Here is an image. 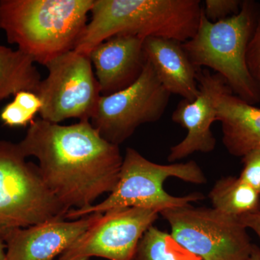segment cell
<instances>
[{"label": "cell", "mask_w": 260, "mask_h": 260, "mask_svg": "<svg viewBox=\"0 0 260 260\" xmlns=\"http://www.w3.org/2000/svg\"><path fill=\"white\" fill-rule=\"evenodd\" d=\"M222 78L217 73L198 70L199 95L193 101L183 99L172 113V121L186 129L187 134L180 143L171 147L168 161L182 160L196 152L208 153L215 150L216 139L211 125L217 121L215 94Z\"/></svg>", "instance_id": "obj_11"}, {"label": "cell", "mask_w": 260, "mask_h": 260, "mask_svg": "<svg viewBox=\"0 0 260 260\" xmlns=\"http://www.w3.org/2000/svg\"><path fill=\"white\" fill-rule=\"evenodd\" d=\"M158 210L123 208L103 213L56 260H132L140 239L158 218Z\"/></svg>", "instance_id": "obj_10"}, {"label": "cell", "mask_w": 260, "mask_h": 260, "mask_svg": "<svg viewBox=\"0 0 260 260\" xmlns=\"http://www.w3.org/2000/svg\"><path fill=\"white\" fill-rule=\"evenodd\" d=\"M242 3L240 0H206L203 10L206 18L215 23L237 15Z\"/></svg>", "instance_id": "obj_19"}, {"label": "cell", "mask_w": 260, "mask_h": 260, "mask_svg": "<svg viewBox=\"0 0 260 260\" xmlns=\"http://www.w3.org/2000/svg\"><path fill=\"white\" fill-rule=\"evenodd\" d=\"M46 67L49 73L37 92L43 104L41 119L55 124L70 119L90 121L102 93L89 56L70 51Z\"/></svg>", "instance_id": "obj_8"}, {"label": "cell", "mask_w": 260, "mask_h": 260, "mask_svg": "<svg viewBox=\"0 0 260 260\" xmlns=\"http://www.w3.org/2000/svg\"><path fill=\"white\" fill-rule=\"evenodd\" d=\"M171 95L147 61L143 73L133 85L101 96L90 123L104 139L119 146L140 126L160 120Z\"/></svg>", "instance_id": "obj_9"}, {"label": "cell", "mask_w": 260, "mask_h": 260, "mask_svg": "<svg viewBox=\"0 0 260 260\" xmlns=\"http://www.w3.org/2000/svg\"><path fill=\"white\" fill-rule=\"evenodd\" d=\"M208 198L214 209L241 218L260 210V196L239 177H224L215 182Z\"/></svg>", "instance_id": "obj_17"}, {"label": "cell", "mask_w": 260, "mask_h": 260, "mask_svg": "<svg viewBox=\"0 0 260 260\" xmlns=\"http://www.w3.org/2000/svg\"><path fill=\"white\" fill-rule=\"evenodd\" d=\"M202 10L200 0H94L91 18L74 51L88 56L101 43L116 36L184 43L196 34Z\"/></svg>", "instance_id": "obj_2"}, {"label": "cell", "mask_w": 260, "mask_h": 260, "mask_svg": "<svg viewBox=\"0 0 260 260\" xmlns=\"http://www.w3.org/2000/svg\"><path fill=\"white\" fill-rule=\"evenodd\" d=\"M259 16L260 5L252 0L242 1L237 15L215 23L203 6L196 34L181 44L197 69L213 70L234 95L251 105L260 102V90L248 69L246 51Z\"/></svg>", "instance_id": "obj_4"}, {"label": "cell", "mask_w": 260, "mask_h": 260, "mask_svg": "<svg viewBox=\"0 0 260 260\" xmlns=\"http://www.w3.org/2000/svg\"><path fill=\"white\" fill-rule=\"evenodd\" d=\"M18 143L0 140V238L15 229L56 219L68 209L46 185L38 166L27 162Z\"/></svg>", "instance_id": "obj_6"}, {"label": "cell", "mask_w": 260, "mask_h": 260, "mask_svg": "<svg viewBox=\"0 0 260 260\" xmlns=\"http://www.w3.org/2000/svg\"><path fill=\"white\" fill-rule=\"evenodd\" d=\"M102 214H90L73 221L56 219L15 229L3 239L7 260H56Z\"/></svg>", "instance_id": "obj_12"}, {"label": "cell", "mask_w": 260, "mask_h": 260, "mask_svg": "<svg viewBox=\"0 0 260 260\" xmlns=\"http://www.w3.org/2000/svg\"><path fill=\"white\" fill-rule=\"evenodd\" d=\"M132 260H202L180 245L171 234L152 225L142 239Z\"/></svg>", "instance_id": "obj_18"}, {"label": "cell", "mask_w": 260, "mask_h": 260, "mask_svg": "<svg viewBox=\"0 0 260 260\" xmlns=\"http://www.w3.org/2000/svg\"><path fill=\"white\" fill-rule=\"evenodd\" d=\"M94 0H0V29L34 62L46 66L75 50Z\"/></svg>", "instance_id": "obj_3"}, {"label": "cell", "mask_w": 260, "mask_h": 260, "mask_svg": "<svg viewBox=\"0 0 260 260\" xmlns=\"http://www.w3.org/2000/svg\"><path fill=\"white\" fill-rule=\"evenodd\" d=\"M34 64L19 49L0 45V102L21 90L37 93L42 79Z\"/></svg>", "instance_id": "obj_16"}, {"label": "cell", "mask_w": 260, "mask_h": 260, "mask_svg": "<svg viewBox=\"0 0 260 260\" xmlns=\"http://www.w3.org/2000/svg\"><path fill=\"white\" fill-rule=\"evenodd\" d=\"M242 158L243 168L239 177L260 196V150H253Z\"/></svg>", "instance_id": "obj_20"}, {"label": "cell", "mask_w": 260, "mask_h": 260, "mask_svg": "<svg viewBox=\"0 0 260 260\" xmlns=\"http://www.w3.org/2000/svg\"><path fill=\"white\" fill-rule=\"evenodd\" d=\"M182 43L160 37L145 38L143 48L162 85L171 94L193 101L200 93L197 72L183 49Z\"/></svg>", "instance_id": "obj_15"}, {"label": "cell", "mask_w": 260, "mask_h": 260, "mask_svg": "<svg viewBox=\"0 0 260 260\" xmlns=\"http://www.w3.org/2000/svg\"><path fill=\"white\" fill-rule=\"evenodd\" d=\"M217 121L221 123L223 144L230 155L244 157L260 150V109L232 93L222 78L215 94Z\"/></svg>", "instance_id": "obj_14"}, {"label": "cell", "mask_w": 260, "mask_h": 260, "mask_svg": "<svg viewBox=\"0 0 260 260\" xmlns=\"http://www.w3.org/2000/svg\"><path fill=\"white\" fill-rule=\"evenodd\" d=\"M143 42L135 36H116L90 51L102 95L124 90L140 78L147 62Z\"/></svg>", "instance_id": "obj_13"}, {"label": "cell", "mask_w": 260, "mask_h": 260, "mask_svg": "<svg viewBox=\"0 0 260 260\" xmlns=\"http://www.w3.org/2000/svg\"><path fill=\"white\" fill-rule=\"evenodd\" d=\"M185 182L205 184L207 178L194 160L169 165L155 164L145 158L134 148H126L123 157L119 180L104 201L83 209H71L65 218L78 219L93 213H104L123 208H142L162 210L187 206L205 199L201 192L175 197L168 193L164 182L169 178Z\"/></svg>", "instance_id": "obj_5"}, {"label": "cell", "mask_w": 260, "mask_h": 260, "mask_svg": "<svg viewBox=\"0 0 260 260\" xmlns=\"http://www.w3.org/2000/svg\"><path fill=\"white\" fill-rule=\"evenodd\" d=\"M13 96V101L32 116H36L38 113H40L43 104L37 93L28 90H21Z\"/></svg>", "instance_id": "obj_23"}, {"label": "cell", "mask_w": 260, "mask_h": 260, "mask_svg": "<svg viewBox=\"0 0 260 260\" xmlns=\"http://www.w3.org/2000/svg\"><path fill=\"white\" fill-rule=\"evenodd\" d=\"M180 245L202 260H248L254 244L239 218L192 205L160 213Z\"/></svg>", "instance_id": "obj_7"}, {"label": "cell", "mask_w": 260, "mask_h": 260, "mask_svg": "<svg viewBox=\"0 0 260 260\" xmlns=\"http://www.w3.org/2000/svg\"><path fill=\"white\" fill-rule=\"evenodd\" d=\"M18 144L26 158L38 159L46 185L69 211L91 206L119 180V146L104 139L90 121L66 126L38 118Z\"/></svg>", "instance_id": "obj_1"}, {"label": "cell", "mask_w": 260, "mask_h": 260, "mask_svg": "<svg viewBox=\"0 0 260 260\" xmlns=\"http://www.w3.org/2000/svg\"><path fill=\"white\" fill-rule=\"evenodd\" d=\"M248 260H260V248L259 246L254 244L252 251Z\"/></svg>", "instance_id": "obj_25"}, {"label": "cell", "mask_w": 260, "mask_h": 260, "mask_svg": "<svg viewBox=\"0 0 260 260\" xmlns=\"http://www.w3.org/2000/svg\"><path fill=\"white\" fill-rule=\"evenodd\" d=\"M5 248H6V245L5 244L4 241L0 238V260H7Z\"/></svg>", "instance_id": "obj_26"}, {"label": "cell", "mask_w": 260, "mask_h": 260, "mask_svg": "<svg viewBox=\"0 0 260 260\" xmlns=\"http://www.w3.org/2000/svg\"><path fill=\"white\" fill-rule=\"evenodd\" d=\"M246 229H250L259 239L260 242V210L256 213L249 214L239 218ZM260 248V246H259Z\"/></svg>", "instance_id": "obj_24"}, {"label": "cell", "mask_w": 260, "mask_h": 260, "mask_svg": "<svg viewBox=\"0 0 260 260\" xmlns=\"http://www.w3.org/2000/svg\"><path fill=\"white\" fill-rule=\"evenodd\" d=\"M35 116L27 112L14 101L8 103L0 112V120L5 126L10 127L26 126L35 119Z\"/></svg>", "instance_id": "obj_21"}, {"label": "cell", "mask_w": 260, "mask_h": 260, "mask_svg": "<svg viewBox=\"0 0 260 260\" xmlns=\"http://www.w3.org/2000/svg\"><path fill=\"white\" fill-rule=\"evenodd\" d=\"M246 63L260 90V16L246 51Z\"/></svg>", "instance_id": "obj_22"}]
</instances>
